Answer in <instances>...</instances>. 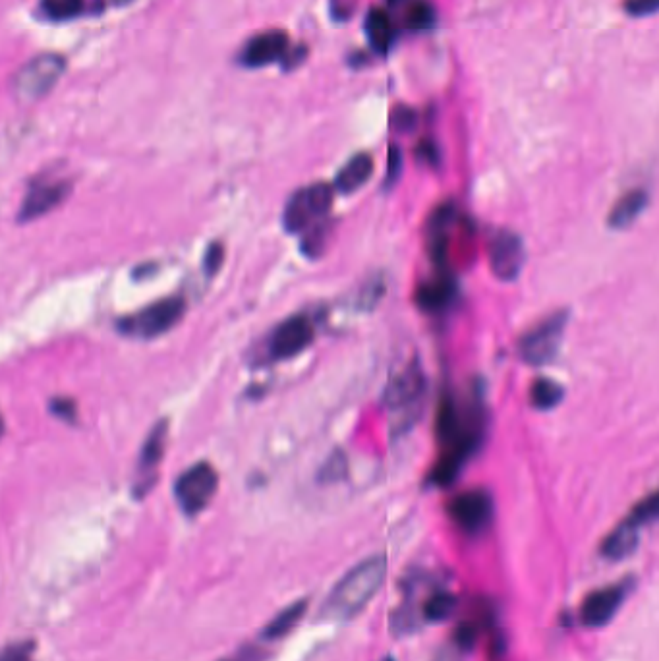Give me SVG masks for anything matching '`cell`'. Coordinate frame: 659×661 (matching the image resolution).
<instances>
[{
    "instance_id": "obj_1",
    "label": "cell",
    "mask_w": 659,
    "mask_h": 661,
    "mask_svg": "<svg viewBox=\"0 0 659 661\" xmlns=\"http://www.w3.org/2000/svg\"><path fill=\"white\" fill-rule=\"evenodd\" d=\"M387 576V559L373 555L362 561L335 584L323 605V617L331 621H348L356 617L379 592Z\"/></svg>"
},
{
    "instance_id": "obj_2",
    "label": "cell",
    "mask_w": 659,
    "mask_h": 661,
    "mask_svg": "<svg viewBox=\"0 0 659 661\" xmlns=\"http://www.w3.org/2000/svg\"><path fill=\"white\" fill-rule=\"evenodd\" d=\"M426 389L428 379L418 360L408 362L401 372L391 377L383 401L395 412L393 430H397V433L406 432L410 426H414L416 416L422 410Z\"/></svg>"
},
{
    "instance_id": "obj_3",
    "label": "cell",
    "mask_w": 659,
    "mask_h": 661,
    "mask_svg": "<svg viewBox=\"0 0 659 661\" xmlns=\"http://www.w3.org/2000/svg\"><path fill=\"white\" fill-rule=\"evenodd\" d=\"M333 198V184L327 182H316L296 190L283 211V227L290 234L306 232L329 215Z\"/></svg>"
},
{
    "instance_id": "obj_4",
    "label": "cell",
    "mask_w": 659,
    "mask_h": 661,
    "mask_svg": "<svg viewBox=\"0 0 659 661\" xmlns=\"http://www.w3.org/2000/svg\"><path fill=\"white\" fill-rule=\"evenodd\" d=\"M567 323L569 310H559L542 319L536 327L522 335L518 343L520 358L530 366H544L551 362L561 348Z\"/></svg>"
},
{
    "instance_id": "obj_5",
    "label": "cell",
    "mask_w": 659,
    "mask_h": 661,
    "mask_svg": "<svg viewBox=\"0 0 659 661\" xmlns=\"http://www.w3.org/2000/svg\"><path fill=\"white\" fill-rule=\"evenodd\" d=\"M186 312V302L182 298H165L144 308L136 316L124 317L118 323V331L130 337L153 339L172 329Z\"/></svg>"
},
{
    "instance_id": "obj_6",
    "label": "cell",
    "mask_w": 659,
    "mask_h": 661,
    "mask_svg": "<svg viewBox=\"0 0 659 661\" xmlns=\"http://www.w3.org/2000/svg\"><path fill=\"white\" fill-rule=\"evenodd\" d=\"M219 486V476L215 468L207 462H200L186 470L174 488V495L182 507V511L190 517L201 513L209 501L215 497Z\"/></svg>"
},
{
    "instance_id": "obj_7",
    "label": "cell",
    "mask_w": 659,
    "mask_h": 661,
    "mask_svg": "<svg viewBox=\"0 0 659 661\" xmlns=\"http://www.w3.org/2000/svg\"><path fill=\"white\" fill-rule=\"evenodd\" d=\"M66 68V60L58 55H41L28 62L14 78V89L22 99L35 101L43 97Z\"/></svg>"
},
{
    "instance_id": "obj_8",
    "label": "cell",
    "mask_w": 659,
    "mask_h": 661,
    "mask_svg": "<svg viewBox=\"0 0 659 661\" xmlns=\"http://www.w3.org/2000/svg\"><path fill=\"white\" fill-rule=\"evenodd\" d=\"M526 250L522 236L513 230H497L489 242V267L499 281H515L524 267Z\"/></svg>"
},
{
    "instance_id": "obj_9",
    "label": "cell",
    "mask_w": 659,
    "mask_h": 661,
    "mask_svg": "<svg viewBox=\"0 0 659 661\" xmlns=\"http://www.w3.org/2000/svg\"><path fill=\"white\" fill-rule=\"evenodd\" d=\"M316 339V325L308 316L285 319L269 339V352L275 360H288L302 354Z\"/></svg>"
},
{
    "instance_id": "obj_10",
    "label": "cell",
    "mask_w": 659,
    "mask_h": 661,
    "mask_svg": "<svg viewBox=\"0 0 659 661\" xmlns=\"http://www.w3.org/2000/svg\"><path fill=\"white\" fill-rule=\"evenodd\" d=\"M447 513L464 532L478 534L488 528L493 515V503L488 491L470 489L451 499Z\"/></svg>"
},
{
    "instance_id": "obj_11",
    "label": "cell",
    "mask_w": 659,
    "mask_h": 661,
    "mask_svg": "<svg viewBox=\"0 0 659 661\" xmlns=\"http://www.w3.org/2000/svg\"><path fill=\"white\" fill-rule=\"evenodd\" d=\"M627 592H629L627 584H615V586H607L603 590L592 592L580 607L582 623L590 629H598V627L607 625L625 602Z\"/></svg>"
},
{
    "instance_id": "obj_12",
    "label": "cell",
    "mask_w": 659,
    "mask_h": 661,
    "mask_svg": "<svg viewBox=\"0 0 659 661\" xmlns=\"http://www.w3.org/2000/svg\"><path fill=\"white\" fill-rule=\"evenodd\" d=\"M288 35L285 31L271 29L252 37L240 53V62L248 68H263L283 60L288 53Z\"/></svg>"
},
{
    "instance_id": "obj_13",
    "label": "cell",
    "mask_w": 659,
    "mask_h": 661,
    "mask_svg": "<svg viewBox=\"0 0 659 661\" xmlns=\"http://www.w3.org/2000/svg\"><path fill=\"white\" fill-rule=\"evenodd\" d=\"M457 294H459L457 279L449 271L441 269L439 275H435L433 279L416 288L414 302L426 314H439L457 300Z\"/></svg>"
},
{
    "instance_id": "obj_14",
    "label": "cell",
    "mask_w": 659,
    "mask_h": 661,
    "mask_svg": "<svg viewBox=\"0 0 659 661\" xmlns=\"http://www.w3.org/2000/svg\"><path fill=\"white\" fill-rule=\"evenodd\" d=\"M68 192H70L68 182H41V184H35L29 190L26 200H24L20 221L37 219V217L49 213L51 209H55L57 205L62 203V200L68 196Z\"/></svg>"
},
{
    "instance_id": "obj_15",
    "label": "cell",
    "mask_w": 659,
    "mask_h": 661,
    "mask_svg": "<svg viewBox=\"0 0 659 661\" xmlns=\"http://www.w3.org/2000/svg\"><path fill=\"white\" fill-rule=\"evenodd\" d=\"M364 28H366L368 41L375 53L387 55L393 49V45L397 41V26L387 10L372 8L366 18Z\"/></svg>"
},
{
    "instance_id": "obj_16",
    "label": "cell",
    "mask_w": 659,
    "mask_h": 661,
    "mask_svg": "<svg viewBox=\"0 0 659 661\" xmlns=\"http://www.w3.org/2000/svg\"><path fill=\"white\" fill-rule=\"evenodd\" d=\"M373 174V157L370 153H356L335 176L333 190L341 194H354Z\"/></svg>"
},
{
    "instance_id": "obj_17",
    "label": "cell",
    "mask_w": 659,
    "mask_h": 661,
    "mask_svg": "<svg viewBox=\"0 0 659 661\" xmlns=\"http://www.w3.org/2000/svg\"><path fill=\"white\" fill-rule=\"evenodd\" d=\"M638 530L640 526L627 517L605 540L602 544V555L609 561H623L629 555L634 553L638 547Z\"/></svg>"
},
{
    "instance_id": "obj_18",
    "label": "cell",
    "mask_w": 659,
    "mask_h": 661,
    "mask_svg": "<svg viewBox=\"0 0 659 661\" xmlns=\"http://www.w3.org/2000/svg\"><path fill=\"white\" fill-rule=\"evenodd\" d=\"M646 205H648L646 190L627 192L623 198H619L617 203L611 207L609 217H607V225L615 230L629 229L632 223L642 215Z\"/></svg>"
},
{
    "instance_id": "obj_19",
    "label": "cell",
    "mask_w": 659,
    "mask_h": 661,
    "mask_svg": "<svg viewBox=\"0 0 659 661\" xmlns=\"http://www.w3.org/2000/svg\"><path fill=\"white\" fill-rule=\"evenodd\" d=\"M167 435H169V426L163 420L153 428V432L149 433V437L145 439L142 457H140V470H138L142 476L151 474L159 466V462L163 460Z\"/></svg>"
},
{
    "instance_id": "obj_20",
    "label": "cell",
    "mask_w": 659,
    "mask_h": 661,
    "mask_svg": "<svg viewBox=\"0 0 659 661\" xmlns=\"http://www.w3.org/2000/svg\"><path fill=\"white\" fill-rule=\"evenodd\" d=\"M308 609V600H298L292 605H288L287 609H283L265 629H263V638L267 640H279L283 636H287L306 615Z\"/></svg>"
},
{
    "instance_id": "obj_21",
    "label": "cell",
    "mask_w": 659,
    "mask_h": 661,
    "mask_svg": "<svg viewBox=\"0 0 659 661\" xmlns=\"http://www.w3.org/2000/svg\"><path fill=\"white\" fill-rule=\"evenodd\" d=\"M565 387L553 379L538 377L530 387V404L536 410H553L555 406L563 403Z\"/></svg>"
},
{
    "instance_id": "obj_22",
    "label": "cell",
    "mask_w": 659,
    "mask_h": 661,
    "mask_svg": "<svg viewBox=\"0 0 659 661\" xmlns=\"http://www.w3.org/2000/svg\"><path fill=\"white\" fill-rule=\"evenodd\" d=\"M404 22L406 28L414 33L430 31L435 24V8L431 6L430 0H412L410 6L406 8Z\"/></svg>"
},
{
    "instance_id": "obj_23",
    "label": "cell",
    "mask_w": 659,
    "mask_h": 661,
    "mask_svg": "<svg viewBox=\"0 0 659 661\" xmlns=\"http://www.w3.org/2000/svg\"><path fill=\"white\" fill-rule=\"evenodd\" d=\"M459 605V598L451 592H437L424 605V617L430 623H439L449 619Z\"/></svg>"
},
{
    "instance_id": "obj_24",
    "label": "cell",
    "mask_w": 659,
    "mask_h": 661,
    "mask_svg": "<svg viewBox=\"0 0 659 661\" xmlns=\"http://www.w3.org/2000/svg\"><path fill=\"white\" fill-rule=\"evenodd\" d=\"M331 232H333L331 223L325 221V219L306 230V236L302 240V252H304V256L312 259L319 258L325 252L327 244H329Z\"/></svg>"
},
{
    "instance_id": "obj_25",
    "label": "cell",
    "mask_w": 659,
    "mask_h": 661,
    "mask_svg": "<svg viewBox=\"0 0 659 661\" xmlns=\"http://www.w3.org/2000/svg\"><path fill=\"white\" fill-rule=\"evenodd\" d=\"M86 0H41V10L49 20H72L80 16Z\"/></svg>"
},
{
    "instance_id": "obj_26",
    "label": "cell",
    "mask_w": 659,
    "mask_h": 661,
    "mask_svg": "<svg viewBox=\"0 0 659 661\" xmlns=\"http://www.w3.org/2000/svg\"><path fill=\"white\" fill-rule=\"evenodd\" d=\"M659 513V501L658 493H650L648 497H644L634 509L631 511L629 518L634 520L640 528L654 522L658 518Z\"/></svg>"
},
{
    "instance_id": "obj_27",
    "label": "cell",
    "mask_w": 659,
    "mask_h": 661,
    "mask_svg": "<svg viewBox=\"0 0 659 661\" xmlns=\"http://www.w3.org/2000/svg\"><path fill=\"white\" fill-rule=\"evenodd\" d=\"M346 476V457H344L341 451L333 453L329 460L321 466L317 478L323 482V484H331V482H339L343 480Z\"/></svg>"
},
{
    "instance_id": "obj_28",
    "label": "cell",
    "mask_w": 659,
    "mask_h": 661,
    "mask_svg": "<svg viewBox=\"0 0 659 661\" xmlns=\"http://www.w3.org/2000/svg\"><path fill=\"white\" fill-rule=\"evenodd\" d=\"M383 292H385V283H383L381 277H377L375 281H370L362 290L360 298H358V308L360 310H373L375 304L381 300Z\"/></svg>"
},
{
    "instance_id": "obj_29",
    "label": "cell",
    "mask_w": 659,
    "mask_h": 661,
    "mask_svg": "<svg viewBox=\"0 0 659 661\" xmlns=\"http://www.w3.org/2000/svg\"><path fill=\"white\" fill-rule=\"evenodd\" d=\"M402 171V153L401 149L395 144L389 145V163H387V176H385V182H383V190H391L399 176H401Z\"/></svg>"
},
{
    "instance_id": "obj_30",
    "label": "cell",
    "mask_w": 659,
    "mask_h": 661,
    "mask_svg": "<svg viewBox=\"0 0 659 661\" xmlns=\"http://www.w3.org/2000/svg\"><path fill=\"white\" fill-rule=\"evenodd\" d=\"M416 159H418L420 163L428 165V167H437V165H439V159H441V155H439V147H437V144H435L433 140H430V138L422 140L420 144L416 145Z\"/></svg>"
},
{
    "instance_id": "obj_31",
    "label": "cell",
    "mask_w": 659,
    "mask_h": 661,
    "mask_svg": "<svg viewBox=\"0 0 659 661\" xmlns=\"http://www.w3.org/2000/svg\"><path fill=\"white\" fill-rule=\"evenodd\" d=\"M31 654H33V644L22 642L4 648L0 652V661H31Z\"/></svg>"
},
{
    "instance_id": "obj_32",
    "label": "cell",
    "mask_w": 659,
    "mask_h": 661,
    "mask_svg": "<svg viewBox=\"0 0 659 661\" xmlns=\"http://www.w3.org/2000/svg\"><path fill=\"white\" fill-rule=\"evenodd\" d=\"M416 120H418V116H416V113L412 109H408V107H397V111L391 116V122H393V126L399 132H410V130H414L416 128Z\"/></svg>"
},
{
    "instance_id": "obj_33",
    "label": "cell",
    "mask_w": 659,
    "mask_h": 661,
    "mask_svg": "<svg viewBox=\"0 0 659 661\" xmlns=\"http://www.w3.org/2000/svg\"><path fill=\"white\" fill-rule=\"evenodd\" d=\"M223 259H225V248H223V244H219V242L211 244L207 248V254H205V271H207V275H215L221 269Z\"/></svg>"
},
{
    "instance_id": "obj_34",
    "label": "cell",
    "mask_w": 659,
    "mask_h": 661,
    "mask_svg": "<svg viewBox=\"0 0 659 661\" xmlns=\"http://www.w3.org/2000/svg\"><path fill=\"white\" fill-rule=\"evenodd\" d=\"M623 8L631 16H650L658 12L659 0H625Z\"/></svg>"
},
{
    "instance_id": "obj_35",
    "label": "cell",
    "mask_w": 659,
    "mask_h": 661,
    "mask_svg": "<svg viewBox=\"0 0 659 661\" xmlns=\"http://www.w3.org/2000/svg\"><path fill=\"white\" fill-rule=\"evenodd\" d=\"M51 410L58 414L62 420H68V422L76 420V406L68 399H55L51 403Z\"/></svg>"
},
{
    "instance_id": "obj_36",
    "label": "cell",
    "mask_w": 659,
    "mask_h": 661,
    "mask_svg": "<svg viewBox=\"0 0 659 661\" xmlns=\"http://www.w3.org/2000/svg\"><path fill=\"white\" fill-rule=\"evenodd\" d=\"M460 648H472L476 642V629L472 625H460L455 634Z\"/></svg>"
},
{
    "instance_id": "obj_37",
    "label": "cell",
    "mask_w": 659,
    "mask_h": 661,
    "mask_svg": "<svg viewBox=\"0 0 659 661\" xmlns=\"http://www.w3.org/2000/svg\"><path fill=\"white\" fill-rule=\"evenodd\" d=\"M354 4H356V0H333V16L337 20H344V18L352 16Z\"/></svg>"
},
{
    "instance_id": "obj_38",
    "label": "cell",
    "mask_w": 659,
    "mask_h": 661,
    "mask_svg": "<svg viewBox=\"0 0 659 661\" xmlns=\"http://www.w3.org/2000/svg\"><path fill=\"white\" fill-rule=\"evenodd\" d=\"M130 2H134V0H113V4H116V6H124V4H130Z\"/></svg>"
},
{
    "instance_id": "obj_39",
    "label": "cell",
    "mask_w": 659,
    "mask_h": 661,
    "mask_svg": "<svg viewBox=\"0 0 659 661\" xmlns=\"http://www.w3.org/2000/svg\"><path fill=\"white\" fill-rule=\"evenodd\" d=\"M2 433H4V418H2V414H0V437H2Z\"/></svg>"
},
{
    "instance_id": "obj_40",
    "label": "cell",
    "mask_w": 659,
    "mask_h": 661,
    "mask_svg": "<svg viewBox=\"0 0 659 661\" xmlns=\"http://www.w3.org/2000/svg\"><path fill=\"white\" fill-rule=\"evenodd\" d=\"M397 2H401V0H389V4H397Z\"/></svg>"
},
{
    "instance_id": "obj_41",
    "label": "cell",
    "mask_w": 659,
    "mask_h": 661,
    "mask_svg": "<svg viewBox=\"0 0 659 661\" xmlns=\"http://www.w3.org/2000/svg\"><path fill=\"white\" fill-rule=\"evenodd\" d=\"M383 661H395V660H393V658H385V660Z\"/></svg>"
}]
</instances>
